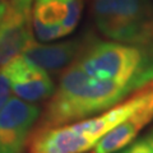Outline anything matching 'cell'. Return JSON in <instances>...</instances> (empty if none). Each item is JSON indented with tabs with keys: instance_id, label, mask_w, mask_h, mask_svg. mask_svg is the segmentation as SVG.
Returning <instances> with one entry per match:
<instances>
[{
	"instance_id": "cell-1",
	"label": "cell",
	"mask_w": 153,
	"mask_h": 153,
	"mask_svg": "<svg viewBox=\"0 0 153 153\" xmlns=\"http://www.w3.org/2000/svg\"><path fill=\"white\" fill-rule=\"evenodd\" d=\"M135 88H139L135 83L89 76L74 61L61 73L59 84L40 117L38 129L88 119L112 107Z\"/></svg>"
},
{
	"instance_id": "cell-2",
	"label": "cell",
	"mask_w": 153,
	"mask_h": 153,
	"mask_svg": "<svg viewBox=\"0 0 153 153\" xmlns=\"http://www.w3.org/2000/svg\"><path fill=\"white\" fill-rule=\"evenodd\" d=\"M92 16L97 30L110 40L153 46L152 0H92Z\"/></svg>"
},
{
	"instance_id": "cell-3",
	"label": "cell",
	"mask_w": 153,
	"mask_h": 153,
	"mask_svg": "<svg viewBox=\"0 0 153 153\" xmlns=\"http://www.w3.org/2000/svg\"><path fill=\"white\" fill-rule=\"evenodd\" d=\"M83 0H33L31 21L38 42H51L69 36L78 27Z\"/></svg>"
},
{
	"instance_id": "cell-4",
	"label": "cell",
	"mask_w": 153,
	"mask_h": 153,
	"mask_svg": "<svg viewBox=\"0 0 153 153\" xmlns=\"http://www.w3.org/2000/svg\"><path fill=\"white\" fill-rule=\"evenodd\" d=\"M40 115L36 103L9 97L0 110V153H25Z\"/></svg>"
},
{
	"instance_id": "cell-5",
	"label": "cell",
	"mask_w": 153,
	"mask_h": 153,
	"mask_svg": "<svg viewBox=\"0 0 153 153\" xmlns=\"http://www.w3.org/2000/svg\"><path fill=\"white\" fill-rule=\"evenodd\" d=\"M33 0H9V8L0 27V68L21 56L35 42L31 10Z\"/></svg>"
},
{
	"instance_id": "cell-6",
	"label": "cell",
	"mask_w": 153,
	"mask_h": 153,
	"mask_svg": "<svg viewBox=\"0 0 153 153\" xmlns=\"http://www.w3.org/2000/svg\"><path fill=\"white\" fill-rule=\"evenodd\" d=\"M0 69L7 75L14 94L25 101H44L51 97L56 88L46 70L30 63L22 55Z\"/></svg>"
},
{
	"instance_id": "cell-7",
	"label": "cell",
	"mask_w": 153,
	"mask_h": 153,
	"mask_svg": "<svg viewBox=\"0 0 153 153\" xmlns=\"http://www.w3.org/2000/svg\"><path fill=\"white\" fill-rule=\"evenodd\" d=\"M96 143L70 123L37 129L27 148L28 153H84L93 148Z\"/></svg>"
},
{
	"instance_id": "cell-8",
	"label": "cell",
	"mask_w": 153,
	"mask_h": 153,
	"mask_svg": "<svg viewBox=\"0 0 153 153\" xmlns=\"http://www.w3.org/2000/svg\"><path fill=\"white\" fill-rule=\"evenodd\" d=\"M151 89L147 101L131 115L107 131L93 147L92 153H116L137 138L143 128L153 120V82L146 83Z\"/></svg>"
},
{
	"instance_id": "cell-9",
	"label": "cell",
	"mask_w": 153,
	"mask_h": 153,
	"mask_svg": "<svg viewBox=\"0 0 153 153\" xmlns=\"http://www.w3.org/2000/svg\"><path fill=\"white\" fill-rule=\"evenodd\" d=\"M84 38H73L60 42H33L22 56L47 73H60L78 59L83 50Z\"/></svg>"
},
{
	"instance_id": "cell-10",
	"label": "cell",
	"mask_w": 153,
	"mask_h": 153,
	"mask_svg": "<svg viewBox=\"0 0 153 153\" xmlns=\"http://www.w3.org/2000/svg\"><path fill=\"white\" fill-rule=\"evenodd\" d=\"M120 153H153V130L148 133L147 135L134 139L129 143L126 147H124Z\"/></svg>"
},
{
	"instance_id": "cell-11",
	"label": "cell",
	"mask_w": 153,
	"mask_h": 153,
	"mask_svg": "<svg viewBox=\"0 0 153 153\" xmlns=\"http://www.w3.org/2000/svg\"><path fill=\"white\" fill-rule=\"evenodd\" d=\"M10 83H9L7 75L4 74V71L0 69V110L10 97Z\"/></svg>"
},
{
	"instance_id": "cell-12",
	"label": "cell",
	"mask_w": 153,
	"mask_h": 153,
	"mask_svg": "<svg viewBox=\"0 0 153 153\" xmlns=\"http://www.w3.org/2000/svg\"><path fill=\"white\" fill-rule=\"evenodd\" d=\"M8 8H9V0H0V27H1L3 21L5 18Z\"/></svg>"
}]
</instances>
